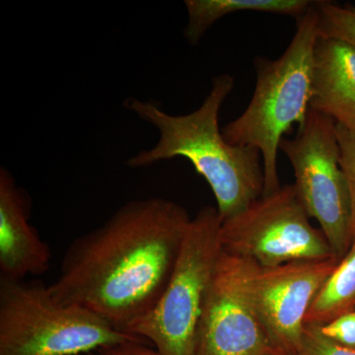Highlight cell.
<instances>
[{
  "label": "cell",
  "instance_id": "obj_1",
  "mask_svg": "<svg viewBox=\"0 0 355 355\" xmlns=\"http://www.w3.org/2000/svg\"><path fill=\"white\" fill-rule=\"evenodd\" d=\"M191 221L183 207L165 198L125 203L69 245L49 289L60 302L128 334L165 291Z\"/></svg>",
  "mask_w": 355,
  "mask_h": 355
},
{
  "label": "cell",
  "instance_id": "obj_2",
  "mask_svg": "<svg viewBox=\"0 0 355 355\" xmlns=\"http://www.w3.org/2000/svg\"><path fill=\"white\" fill-rule=\"evenodd\" d=\"M233 88L234 78L229 74L214 77L200 108L184 116H172L153 103L135 98L125 102V108L153 125L160 135L153 148L133 156L127 164L146 167L168 159H188L211 189L221 222L263 197L265 188L260 151L231 146L219 130V113Z\"/></svg>",
  "mask_w": 355,
  "mask_h": 355
},
{
  "label": "cell",
  "instance_id": "obj_3",
  "mask_svg": "<svg viewBox=\"0 0 355 355\" xmlns=\"http://www.w3.org/2000/svg\"><path fill=\"white\" fill-rule=\"evenodd\" d=\"M312 7L297 19V31L277 60L257 58L253 97L241 116L229 123L222 135L233 146L253 147L263 159V196L280 189L277 153L284 135L302 125L312 97L315 44L319 38L317 13Z\"/></svg>",
  "mask_w": 355,
  "mask_h": 355
},
{
  "label": "cell",
  "instance_id": "obj_4",
  "mask_svg": "<svg viewBox=\"0 0 355 355\" xmlns=\"http://www.w3.org/2000/svg\"><path fill=\"white\" fill-rule=\"evenodd\" d=\"M135 338L38 280L0 279V355H88Z\"/></svg>",
  "mask_w": 355,
  "mask_h": 355
},
{
  "label": "cell",
  "instance_id": "obj_5",
  "mask_svg": "<svg viewBox=\"0 0 355 355\" xmlns=\"http://www.w3.org/2000/svg\"><path fill=\"white\" fill-rule=\"evenodd\" d=\"M216 207L191 218L168 286L130 335L153 343L159 355H195L198 326L222 254Z\"/></svg>",
  "mask_w": 355,
  "mask_h": 355
},
{
  "label": "cell",
  "instance_id": "obj_6",
  "mask_svg": "<svg viewBox=\"0 0 355 355\" xmlns=\"http://www.w3.org/2000/svg\"><path fill=\"white\" fill-rule=\"evenodd\" d=\"M293 167V184L308 216L319 223L338 260L354 240L349 182L340 164L336 123L316 112H308L293 139L280 142Z\"/></svg>",
  "mask_w": 355,
  "mask_h": 355
},
{
  "label": "cell",
  "instance_id": "obj_7",
  "mask_svg": "<svg viewBox=\"0 0 355 355\" xmlns=\"http://www.w3.org/2000/svg\"><path fill=\"white\" fill-rule=\"evenodd\" d=\"M219 237L223 253L261 268L336 258L321 229L311 224L293 184L221 222Z\"/></svg>",
  "mask_w": 355,
  "mask_h": 355
},
{
  "label": "cell",
  "instance_id": "obj_8",
  "mask_svg": "<svg viewBox=\"0 0 355 355\" xmlns=\"http://www.w3.org/2000/svg\"><path fill=\"white\" fill-rule=\"evenodd\" d=\"M338 258L261 268L249 261L250 295L273 349L298 355L313 301L335 270Z\"/></svg>",
  "mask_w": 355,
  "mask_h": 355
},
{
  "label": "cell",
  "instance_id": "obj_9",
  "mask_svg": "<svg viewBox=\"0 0 355 355\" xmlns=\"http://www.w3.org/2000/svg\"><path fill=\"white\" fill-rule=\"evenodd\" d=\"M249 261L222 252L198 326L195 355H280L250 295Z\"/></svg>",
  "mask_w": 355,
  "mask_h": 355
},
{
  "label": "cell",
  "instance_id": "obj_10",
  "mask_svg": "<svg viewBox=\"0 0 355 355\" xmlns=\"http://www.w3.org/2000/svg\"><path fill=\"white\" fill-rule=\"evenodd\" d=\"M31 202L11 173L0 170V279L24 280L48 272L50 247L30 224Z\"/></svg>",
  "mask_w": 355,
  "mask_h": 355
},
{
  "label": "cell",
  "instance_id": "obj_11",
  "mask_svg": "<svg viewBox=\"0 0 355 355\" xmlns=\"http://www.w3.org/2000/svg\"><path fill=\"white\" fill-rule=\"evenodd\" d=\"M310 110L355 132V48L352 44L318 38Z\"/></svg>",
  "mask_w": 355,
  "mask_h": 355
},
{
  "label": "cell",
  "instance_id": "obj_12",
  "mask_svg": "<svg viewBox=\"0 0 355 355\" xmlns=\"http://www.w3.org/2000/svg\"><path fill=\"white\" fill-rule=\"evenodd\" d=\"M313 3L310 0H186L189 22L184 37L191 44H197L217 20L238 11L279 14L297 20Z\"/></svg>",
  "mask_w": 355,
  "mask_h": 355
},
{
  "label": "cell",
  "instance_id": "obj_13",
  "mask_svg": "<svg viewBox=\"0 0 355 355\" xmlns=\"http://www.w3.org/2000/svg\"><path fill=\"white\" fill-rule=\"evenodd\" d=\"M355 310V229L347 254L320 289L311 305L305 324L321 327Z\"/></svg>",
  "mask_w": 355,
  "mask_h": 355
},
{
  "label": "cell",
  "instance_id": "obj_14",
  "mask_svg": "<svg viewBox=\"0 0 355 355\" xmlns=\"http://www.w3.org/2000/svg\"><path fill=\"white\" fill-rule=\"evenodd\" d=\"M319 37L340 40L355 48V7L316 1Z\"/></svg>",
  "mask_w": 355,
  "mask_h": 355
},
{
  "label": "cell",
  "instance_id": "obj_15",
  "mask_svg": "<svg viewBox=\"0 0 355 355\" xmlns=\"http://www.w3.org/2000/svg\"><path fill=\"white\" fill-rule=\"evenodd\" d=\"M298 355H355V347L334 342L324 336L318 327L306 324Z\"/></svg>",
  "mask_w": 355,
  "mask_h": 355
},
{
  "label": "cell",
  "instance_id": "obj_16",
  "mask_svg": "<svg viewBox=\"0 0 355 355\" xmlns=\"http://www.w3.org/2000/svg\"><path fill=\"white\" fill-rule=\"evenodd\" d=\"M340 148V164L349 182L352 205V228L355 229V132L336 125Z\"/></svg>",
  "mask_w": 355,
  "mask_h": 355
},
{
  "label": "cell",
  "instance_id": "obj_17",
  "mask_svg": "<svg viewBox=\"0 0 355 355\" xmlns=\"http://www.w3.org/2000/svg\"><path fill=\"white\" fill-rule=\"evenodd\" d=\"M320 331L334 342L355 347V310L336 318L330 323L318 327Z\"/></svg>",
  "mask_w": 355,
  "mask_h": 355
},
{
  "label": "cell",
  "instance_id": "obj_18",
  "mask_svg": "<svg viewBox=\"0 0 355 355\" xmlns=\"http://www.w3.org/2000/svg\"><path fill=\"white\" fill-rule=\"evenodd\" d=\"M88 355H159V354L154 347L146 345V340L139 338L128 342L103 347Z\"/></svg>",
  "mask_w": 355,
  "mask_h": 355
}]
</instances>
